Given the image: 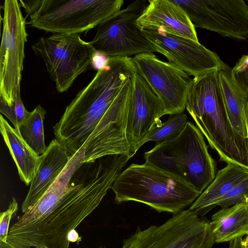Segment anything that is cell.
<instances>
[{"instance_id": "1", "label": "cell", "mask_w": 248, "mask_h": 248, "mask_svg": "<svg viewBox=\"0 0 248 248\" xmlns=\"http://www.w3.org/2000/svg\"><path fill=\"white\" fill-rule=\"evenodd\" d=\"M100 158L64 169L37 202L9 229L13 248H69L70 233L99 205L121 173Z\"/></svg>"}, {"instance_id": "2", "label": "cell", "mask_w": 248, "mask_h": 248, "mask_svg": "<svg viewBox=\"0 0 248 248\" xmlns=\"http://www.w3.org/2000/svg\"><path fill=\"white\" fill-rule=\"evenodd\" d=\"M136 72L132 58L109 57L107 65L67 106L53 130L70 155L84 146L126 80Z\"/></svg>"}, {"instance_id": "3", "label": "cell", "mask_w": 248, "mask_h": 248, "mask_svg": "<svg viewBox=\"0 0 248 248\" xmlns=\"http://www.w3.org/2000/svg\"><path fill=\"white\" fill-rule=\"evenodd\" d=\"M218 71L192 78L186 108L220 160L248 168V139L239 135L230 123Z\"/></svg>"}, {"instance_id": "4", "label": "cell", "mask_w": 248, "mask_h": 248, "mask_svg": "<svg viewBox=\"0 0 248 248\" xmlns=\"http://www.w3.org/2000/svg\"><path fill=\"white\" fill-rule=\"evenodd\" d=\"M111 189L117 203L136 202L174 215L201 194L181 177L146 163L131 164L117 177Z\"/></svg>"}, {"instance_id": "5", "label": "cell", "mask_w": 248, "mask_h": 248, "mask_svg": "<svg viewBox=\"0 0 248 248\" xmlns=\"http://www.w3.org/2000/svg\"><path fill=\"white\" fill-rule=\"evenodd\" d=\"M124 3L123 0H41L27 24L52 34H78L114 15Z\"/></svg>"}, {"instance_id": "6", "label": "cell", "mask_w": 248, "mask_h": 248, "mask_svg": "<svg viewBox=\"0 0 248 248\" xmlns=\"http://www.w3.org/2000/svg\"><path fill=\"white\" fill-rule=\"evenodd\" d=\"M215 243L209 222L188 209L161 225L137 229L120 248H212Z\"/></svg>"}, {"instance_id": "7", "label": "cell", "mask_w": 248, "mask_h": 248, "mask_svg": "<svg viewBox=\"0 0 248 248\" xmlns=\"http://www.w3.org/2000/svg\"><path fill=\"white\" fill-rule=\"evenodd\" d=\"M39 55L60 93L67 91L80 75L92 68L96 52L90 42L83 40L79 34H52L42 37L31 46Z\"/></svg>"}, {"instance_id": "8", "label": "cell", "mask_w": 248, "mask_h": 248, "mask_svg": "<svg viewBox=\"0 0 248 248\" xmlns=\"http://www.w3.org/2000/svg\"><path fill=\"white\" fill-rule=\"evenodd\" d=\"M0 49V100L11 106L20 90L25 58V44L28 34L26 18L17 0H5Z\"/></svg>"}, {"instance_id": "9", "label": "cell", "mask_w": 248, "mask_h": 248, "mask_svg": "<svg viewBox=\"0 0 248 248\" xmlns=\"http://www.w3.org/2000/svg\"><path fill=\"white\" fill-rule=\"evenodd\" d=\"M147 5L145 0H135L99 24L90 41L96 51L109 57L156 52L137 24Z\"/></svg>"}, {"instance_id": "10", "label": "cell", "mask_w": 248, "mask_h": 248, "mask_svg": "<svg viewBox=\"0 0 248 248\" xmlns=\"http://www.w3.org/2000/svg\"><path fill=\"white\" fill-rule=\"evenodd\" d=\"M131 91L132 82L129 78L84 145L83 162L113 155H124L131 158L126 137Z\"/></svg>"}, {"instance_id": "11", "label": "cell", "mask_w": 248, "mask_h": 248, "mask_svg": "<svg viewBox=\"0 0 248 248\" xmlns=\"http://www.w3.org/2000/svg\"><path fill=\"white\" fill-rule=\"evenodd\" d=\"M195 26L239 40L248 38V6L243 0H172Z\"/></svg>"}, {"instance_id": "12", "label": "cell", "mask_w": 248, "mask_h": 248, "mask_svg": "<svg viewBox=\"0 0 248 248\" xmlns=\"http://www.w3.org/2000/svg\"><path fill=\"white\" fill-rule=\"evenodd\" d=\"M138 73L162 102L166 114L184 112L192 81L190 76L176 65L159 59L153 53L132 58Z\"/></svg>"}, {"instance_id": "13", "label": "cell", "mask_w": 248, "mask_h": 248, "mask_svg": "<svg viewBox=\"0 0 248 248\" xmlns=\"http://www.w3.org/2000/svg\"><path fill=\"white\" fill-rule=\"evenodd\" d=\"M156 52L194 78L218 70L224 63L218 55L199 42L173 34L161 28L141 30Z\"/></svg>"}, {"instance_id": "14", "label": "cell", "mask_w": 248, "mask_h": 248, "mask_svg": "<svg viewBox=\"0 0 248 248\" xmlns=\"http://www.w3.org/2000/svg\"><path fill=\"white\" fill-rule=\"evenodd\" d=\"M161 143L183 170L185 181L201 194L214 179L216 164L201 131L188 122L177 137Z\"/></svg>"}, {"instance_id": "15", "label": "cell", "mask_w": 248, "mask_h": 248, "mask_svg": "<svg viewBox=\"0 0 248 248\" xmlns=\"http://www.w3.org/2000/svg\"><path fill=\"white\" fill-rule=\"evenodd\" d=\"M132 91L129 104L126 137L132 157L151 133L161 124L166 114L163 104L137 72L131 77Z\"/></svg>"}, {"instance_id": "16", "label": "cell", "mask_w": 248, "mask_h": 248, "mask_svg": "<svg viewBox=\"0 0 248 248\" xmlns=\"http://www.w3.org/2000/svg\"><path fill=\"white\" fill-rule=\"evenodd\" d=\"M137 21L141 29L161 28L165 31L199 42L195 26L183 9L172 0H150Z\"/></svg>"}, {"instance_id": "17", "label": "cell", "mask_w": 248, "mask_h": 248, "mask_svg": "<svg viewBox=\"0 0 248 248\" xmlns=\"http://www.w3.org/2000/svg\"><path fill=\"white\" fill-rule=\"evenodd\" d=\"M70 156L56 139L50 142L46 152L40 155L37 169L21 205L23 214L31 208L47 191L65 168Z\"/></svg>"}, {"instance_id": "18", "label": "cell", "mask_w": 248, "mask_h": 248, "mask_svg": "<svg viewBox=\"0 0 248 248\" xmlns=\"http://www.w3.org/2000/svg\"><path fill=\"white\" fill-rule=\"evenodd\" d=\"M220 87L226 111L234 130L241 137L248 139L246 111L248 91L235 79L232 68L224 62L218 71Z\"/></svg>"}, {"instance_id": "19", "label": "cell", "mask_w": 248, "mask_h": 248, "mask_svg": "<svg viewBox=\"0 0 248 248\" xmlns=\"http://www.w3.org/2000/svg\"><path fill=\"white\" fill-rule=\"evenodd\" d=\"M248 178V168L230 163L218 170L212 183L190 206L198 215L213 207L215 202Z\"/></svg>"}, {"instance_id": "20", "label": "cell", "mask_w": 248, "mask_h": 248, "mask_svg": "<svg viewBox=\"0 0 248 248\" xmlns=\"http://www.w3.org/2000/svg\"><path fill=\"white\" fill-rule=\"evenodd\" d=\"M215 243L231 242L248 235V201L223 208L209 222Z\"/></svg>"}, {"instance_id": "21", "label": "cell", "mask_w": 248, "mask_h": 248, "mask_svg": "<svg viewBox=\"0 0 248 248\" xmlns=\"http://www.w3.org/2000/svg\"><path fill=\"white\" fill-rule=\"evenodd\" d=\"M0 130L21 180L27 186L29 185L37 169L40 155L33 151L19 132L12 127L2 114L0 116Z\"/></svg>"}, {"instance_id": "22", "label": "cell", "mask_w": 248, "mask_h": 248, "mask_svg": "<svg viewBox=\"0 0 248 248\" xmlns=\"http://www.w3.org/2000/svg\"><path fill=\"white\" fill-rule=\"evenodd\" d=\"M46 109L39 105L31 112L20 125L19 132L21 136L38 155L44 154L47 149L45 143L43 121Z\"/></svg>"}, {"instance_id": "23", "label": "cell", "mask_w": 248, "mask_h": 248, "mask_svg": "<svg viewBox=\"0 0 248 248\" xmlns=\"http://www.w3.org/2000/svg\"><path fill=\"white\" fill-rule=\"evenodd\" d=\"M187 122V115L184 112L170 114L166 121L151 133L145 143L153 141L159 144L172 140L183 132Z\"/></svg>"}, {"instance_id": "24", "label": "cell", "mask_w": 248, "mask_h": 248, "mask_svg": "<svg viewBox=\"0 0 248 248\" xmlns=\"http://www.w3.org/2000/svg\"><path fill=\"white\" fill-rule=\"evenodd\" d=\"M1 113L13 124L14 128L19 131L20 125L27 118L29 112L25 108L20 96V90H18L13 104L9 106L4 105L1 108Z\"/></svg>"}, {"instance_id": "25", "label": "cell", "mask_w": 248, "mask_h": 248, "mask_svg": "<svg viewBox=\"0 0 248 248\" xmlns=\"http://www.w3.org/2000/svg\"><path fill=\"white\" fill-rule=\"evenodd\" d=\"M248 201V178L246 179L217 200L213 207L226 208Z\"/></svg>"}, {"instance_id": "26", "label": "cell", "mask_w": 248, "mask_h": 248, "mask_svg": "<svg viewBox=\"0 0 248 248\" xmlns=\"http://www.w3.org/2000/svg\"><path fill=\"white\" fill-rule=\"evenodd\" d=\"M18 210V203L13 197L7 209L0 213V242L7 243L11 219L16 215Z\"/></svg>"}, {"instance_id": "27", "label": "cell", "mask_w": 248, "mask_h": 248, "mask_svg": "<svg viewBox=\"0 0 248 248\" xmlns=\"http://www.w3.org/2000/svg\"><path fill=\"white\" fill-rule=\"evenodd\" d=\"M237 82L248 91V55H243L232 68Z\"/></svg>"}, {"instance_id": "28", "label": "cell", "mask_w": 248, "mask_h": 248, "mask_svg": "<svg viewBox=\"0 0 248 248\" xmlns=\"http://www.w3.org/2000/svg\"><path fill=\"white\" fill-rule=\"evenodd\" d=\"M109 57L99 52H96L93 58L92 68L97 71L106 66L108 62Z\"/></svg>"}, {"instance_id": "29", "label": "cell", "mask_w": 248, "mask_h": 248, "mask_svg": "<svg viewBox=\"0 0 248 248\" xmlns=\"http://www.w3.org/2000/svg\"><path fill=\"white\" fill-rule=\"evenodd\" d=\"M21 6L24 7L27 15H31L34 13L39 7L41 0H33V1H19Z\"/></svg>"}, {"instance_id": "30", "label": "cell", "mask_w": 248, "mask_h": 248, "mask_svg": "<svg viewBox=\"0 0 248 248\" xmlns=\"http://www.w3.org/2000/svg\"><path fill=\"white\" fill-rule=\"evenodd\" d=\"M228 248H246L244 239L239 237L231 241Z\"/></svg>"}, {"instance_id": "31", "label": "cell", "mask_w": 248, "mask_h": 248, "mask_svg": "<svg viewBox=\"0 0 248 248\" xmlns=\"http://www.w3.org/2000/svg\"><path fill=\"white\" fill-rule=\"evenodd\" d=\"M0 248H13L10 246L7 243L0 242Z\"/></svg>"}, {"instance_id": "32", "label": "cell", "mask_w": 248, "mask_h": 248, "mask_svg": "<svg viewBox=\"0 0 248 248\" xmlns=\"http://www.w3.org/2000/svg\"><path fill=\"white\" fill-rule=\"evenodd\" d=\"M246 123L247 128L248 134V102L247 107V108H246Z\"/></svg>"}, {"instance_id": "33", "label": "cell", "mask_w": 248, "mask_h": 248, "mask_svg": "<svg viewBox=\"0 0 248 248\" xmlns=\"http://www.w3.org/2000/svg\"><path fill=\"white\" fill-rule=\"evenodd\" d=\"M244 242L246 248H248V235L244 239Z\"/></svg>"}, {"instance_id": "34", "label": "cell", "mask_w": 248, "mask_h": 248, "mask_svg": "<svg viewBox=\"0 0 248 248\" xmlns=\"http://www.w3.org/2000/svg\"><path fill=\"white\" fill-rule=\"evenodd\" d=\"M98 248H106V247L103 246H101L99 247Z\"/></svg>"}, {"instance_id": "35", "label": "cell", "mask_w": 248, "mask_h": 248, "mask_svg": "<svg viewBox=\"0 0 248 248\" xmlns=\"http://www.w3.org/2000/svg\"><path fill=\"white\" fill-rule=\"evenodd\" d=\"M247 2H248V0H247Z\"/></svg>"}]
</instances>
